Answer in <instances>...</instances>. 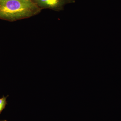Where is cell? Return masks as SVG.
<instances>
[{
    "instance_id": "cell-1",
    "label": "cell",
    "mask_w": 121,
    "mask_h": 121,
    "mask_svg": "<svg viewBox=\"0 0 121 121\" xmlns=\"http://www.w3.org/2000/svg\"><path fill=\"white\" fill-rule=\"evenodd\" d=\"M41 9L32 0H0V19L10 21L36 15Z\"/></svg>"
},
{
    "instance_id": "cell-4",
    "label": "cell",
    "mask_w": 121,
    "mask_h": 121,
    "mask_svg": "<svg viewBox=\"0 0 121 121\" xmlns=\"http://www.w3.org/2000/svg\"><path fill=\"white\" fill-rule=\"evenodd\" d=\"M7 121L6 120H2V121Z\"/></svg>"
},
{
    "instance_id": "cell-2",
    "label": "cell",
    "mask_w": 121,
    "mask_h": 121,
    "mask_svg": "<svg viewBox=\"0 0 121 121\" xmlns=\"http://www.w3.org/2000/svg\"><path fill=\"white\" fill-rule=\"evenodd\" d=\"M35 1L40 8L59 11L62 10L64 5L67 4L75 2L74 0H35Z\"/></svg>"
},
{
    "instance_id": "cell-3",
    "label": "cell",
    "mask_w": 121,
    "mask_h": 121,
    "mask_svg": "<svg viewBox=\"0 0 121 121\" xmlns=\"http://www.w3.org/2000/svg\"><path fill=\"white\" fill-rule=\"evenodd\" d=\"M8 96V95L4 97V95L2 98H0V114L7 104V98Z\"/></svg>"
}]
</instances>
